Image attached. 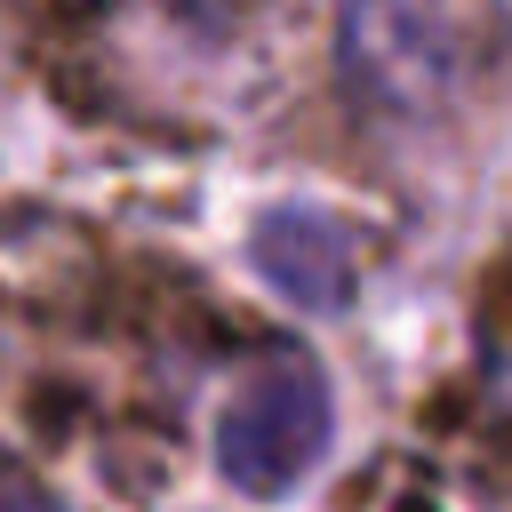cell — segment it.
I'll return each instance as SVG.
<instances>
[{
  "label": "cell",
  "instance_id": "obj_1",
  "mask_svg": "<svg viewBox=\"0 0 512 512\" xmlns=\"http://www.w3.org/2000/svg\"><path fill=\"white\" fill-rule=\"evenodd\" d=\"M512 48L504 0H344V88L400 128L448 120Z\"/></svg>",
  "mask_w": 512,
  "mask_h": 512
},
{
  "label": "cell",
  "instance_id": "obj_2",
  "mask_svg": "<svg viewBox=\"0 0 512 512\" xmlns=\"http://www.w3.org/2000/svg\"><path fill=\"white\" fill-rule=\"evenodd\" d=\"M328 448V376L304 352L256 360V376L216 416V464L240 496H288Z\"/></svg>",
  "mask_w": 512,
  "mask_h": 512
},
{
  "label": "cell",
  "instance_id": "obj_3",
  "mask_svg": "<svg viewBox=\"0 0 512 512\" xmlns=\"http://www.w3.org/2000/svg\"><path fill=\"white\" fill-rule=\"evenodd\" d=\"M248 256H256V272H264L288 304H304V312L352 304V232H344V216H328V208H272V216L256 224V240H248Z\"/></svg>",
  "mask_w": 512,
  "mask_h": 512
},
{
  "label": "cell",
  "instance_id": "obj_4",
  "mask_svg": "<svg viewBox=\"0 0 512 512\" xmlns=\"http://www.w3.org/2000/svg\"><path fill=\"white\" fill-rule=\"evenodd\" d=\"M0 512H64V504H56L40 480H24V472L0 456Z\"/></svg>",
  "mask_w": 512,
  "mask_h": 512
}]
</instances>
